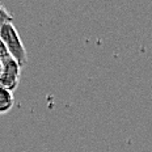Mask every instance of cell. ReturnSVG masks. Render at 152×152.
Instances as JSON below:
<instances>
[{"label": "cell", "instance_id": "2", "mask_svg": "<svg viewBox=\"0 0 152 152\" xmlns=\"http://www.w3.org/2000/svg\"><path fill=\"white\" fill-rule=\"evenodd\" d=\"M21 76V66L11 56L3 59V72L0 75V87L13 92L17 89Z\"/></svg>", "mask_w": 152, "mask_h": 152}, {"label": "cell", "instance_id": "4", "mask_svg": "<svg viewBox=\"0 0 152 152\" xmlns=\"http://www.w3.org/2000/svg\"><path fill=\"white\" fill-rule=\"evenodd\" d=\"M12 21H13V16L0 4V29H1L5 24H9V23H12Z\"/></svg>", "mask_w": 152, "mask_h": 152}, {"label": "cell", "instance_id": "6", "mask_svg": "<svg viewBox=\"0 0 152 152\" xmlns=\"http://www.w3.org/2000/svg\"><path fill=\"white\" fill-rule=\"evenodd\" d=\"M3 72V59H0V75Z\"/></svg>", "mask_w": 152, "mask_h": 152}, {"label": "cell", "instance_id": "5", "mask_svg": "<svg viewBox=\"0 0 152 152\" xmlns=\"http://www.w3.org/2000/svg\"><path fill=\"white\" fill-rule=\"evenodd\" d=\"M7 56H9V54L7 51V47H5L3 39L0 38V59H4V58H7Z\"/></svg>", "mask_w": 152, "mask_h": 152}, {"label": "cell", "instance_id": "1", "mask_svg": "<svg viewBox=\"0 0 152 152\" xmlns=\"http://www.w3.org/2000/svg\"><path fill=\"white\" fill-rule=\"evenodd\" d=\"M0 38L3 39L5 47H7L9 56L13 58L21 67L26 64V62H28L26 49H25L23 41L20 38V34H18V31L15 28L13 24L12 23L5 24L0 29Z\"/></svg>", "mask_w": 152, "mask_h": 152}, {"label": "cell", "instance_id": "3", "mask_svg": "<svg viewBox=\"0 0 152 152\" xmlns=\"http://www.w3.org/2000/svg\"><path fill=\"white\" fill-rule=\"evenodd\" d=\"M15 96L13 92L0 87V114H5L13 107Z\"/></svg>", "mask_w": 152, "mask_h": 152}]
</instances>
